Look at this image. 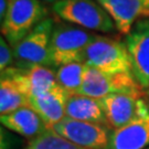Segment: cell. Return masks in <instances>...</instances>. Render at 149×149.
<instances>
[{"label":"cell","instance_id":"1","mask_svg":"<svg viewBox=\"0 0 149 149\" xmlns=\"http://www.w3.org/2000/svg\"><path fill=\"white\" fill-rule=\"evenodd\" d=\"M48 9L41 0H9L8 10L1 22V34L13 48L48 18Z\"/></svg>","mask_w":149,"mask_h":149},{"label":"cell","instance_id":"2","mask_svg":"<svg viewBox=\"0 0 149 149\" xmlns=\"http://www.w3.org/2000/svg\"><path fill=\"white\" fill-rule=\"evenodd\" d=\"M52 9L60 19L88 31L111 33L116 30L112 18L96 0H59Z\"/></svg>","mask_w":149,"mask_h":149},{"label":"cell","instance_id":"3","mask_svg":"<svg viewBox=\"0 0 149 149\" xmlns=\"http://www.w3.org/2000/svg\"><path fill=\"white\" fill-rule=\"evenodd\" d=\"M83 63L108 74L133 73L126 43L97 36L84 51Z\"/></svg>","mask_w":149,"mask_h":149},{"label":"cell","instance_id":"4","mask_svg":"<svg viewBox=\"0 0 149 149\" xmlns=\"http://www.w3.org/2000/svg\"><path fill=\"white\" fill-rule=\"evenodd\" d=\"M96 37L97 34L82 28L68 24L54 26L50 43L51 66L58 69L64 64L83 63L84 51Z\"/></svg>","mask_w":149,"mask_h":149},{"label":"cell","instance_id":"5","mask_svg":"<svg viewBox=\"0 0 149 149\" xmlns=\"http://www.w3.org/2000/svg\"><path fill=\"white\" fill-rule=\"evenodd\" d=\"M141 90L132 72L108 74L88 66L83 84L76 94L100 100L111 94L141 96Z\"/></svg>","mask_w":149,"mask_h":149},{"label":"cell","instance_id":"6","mask_svg":"<svg viewBox=\"0 0 149 149\" xmlns=\"http://www.w3.org/2000/svg\"><path fill=\"white\" fill-rule=\"evenodd\" d=\"M51 129L73 145L85 149H105L113 130L107 125L76 120L66 116Z\"/></svg>","mask_w":149,"mask_h":149},{"label":"cell","instance_id":"7","mask_svg":"<svg viewBox=\"0 0 149 149\" xmlns=\"http://www.w3.org/2000/svg\"><path fill=\"white\" fill-rule=\"evenodd\" d=\"M54 26L52 18L44 19L12 48L17 64H41L51 66L50 43Z\"/></svg>","mask_w":149,"mask_h":149},{"label":"cell","instance_id":"8","mask_svg":"<svg viewBox=\"0 0 149 149\" xmlns=\"http://www.w3.org/2000/svg\"><path fill=\"white\" fill-rule=\"evenodd\" d=\"M13 81L28 98L41 95L58 85L55 72L50 66L41 64H17L1 72Z\"/></svg>","mask_w":149,"mask_h":149},{"label":"cell","instance_id":"9","mask_svg":"<svg viewBox=\"0 0 149 149\" xmlns=\"http://www.w3.org/2000/svg\"><path fill=\"white\" fill-rule=\"evenodd\" d=\"M130 58L132 70L136 81L143 90L149 88V19L135 23L125 38Z\"/></svg>","mask_w":149,"mask_h":149},{"label":"cell","instance_id":"10","mask_svg":"<svg viewBox=\"0 0 149 149\" xmlns=\"http://www.w3.org/2000/svg\"><path fill=\"white\" fill-rule=\"evenodd\" d=\"M100 103L112 129H118L133 122L148 104L141 96L127 94H111L100 98Z\"/></svg>","mask_w":149,"mask_h":149},{"label":"cell","instance_id":"11","mask_svg":"<svg viewBox=\"0 0 149 149\" xmlns=\"http://www.w3.org/2000/svg\"><path fill=\"white\" fill-rule=\"evenodd\" d=\"M149 147V103L133 122L113 129L105 149H146Z\"/></svg>","mask_w":149,"mask_h":149},{"label":"cell","instance_id":"12","mask_svg":"<svg viewBox=\"0 0 149 149\" xmlns=\"http://www.w3.org/2000/svg\"><path fill=\"white\" fill-rule=\"evenodd\" d=\"M70 95L68 91L58 84L41 95L30 97L29 106L39 114L49 128H52L66 116L65 108Z\"/></svg>","mask_w":149,"mask_h":149},{"label":"cell","instance_id":"13","mask_svg":"<svg viewBox=\"0 0 149 149\" xmlns=\"http://www.w3.org/2000/svg\"><path fill=\"white\" fill-rule=\"evenodd\" d=\"M105 9L119 33L127 36L138 18H144L141 0H96Z\"/></svg>","mask_w":149,"mask_h":149},{"label":"cell","instance_id":"14","mask_svg":"<svg viewBox=\"0 0 149 149\" xmlns=\"http://www.w3.org/2000/svg\"><path fill=\"white\" fill-rule=\"evenodd\" d=\"M0 122L2 126L11 132L31 139L49 129L39 114L30 106L21 107L10 114L2 115L0 117Z\"/></svg>","mask_w":149,"mask_h":149},{"label":"cell","instance_id":"15","mask_svg":"<svg viewBox=\"0 0 149 149\" xmlns=\"http://www.w3.org/2000/svg\"><path fill=\"white\" fill-rule=\"evenodd\" d=\"M66 117L82 122L107 125L105 113L102 108L100 100L81 94H71L65 108Z\"/></svg>","mask_w":149,"mask_h":149},{"label":"cell","instance_id":"16","mask_svg":"<svg viewBox=\"0 0 149 149\" xmlns=\"http://www.w3.org/2000/svg\"><path fill=\"white\" fill-rule=\"evenodd\" d=\"M24 106H29V98L10 79L1 76L0 80V114L7 115Z\"/></svg>","mask_w":149,"mask_h":149},{"label":"cell","instance_id":"17","mask_svg":"<svg viewBox=\"0 0 149 149\" xmlns=\"http://www.w3.org/2000/svg\"><path fill=\"white\" fill-rule=\"evenodd\" d=\"M87 65L82 62L64 64L55 71L56 82L61 87L68 91L70 94H76L85 77Z\"/></svg>","mask_w":149,"mask_h":149},{"label":"cell","instance_id":"18","mask_svg":"<svg viewBox=\"0 0 149 149\" xmlns=\"http://www.w3.org/2000/svg\"><path fill=\"white\" fill-rule=\"evenodd\" d=\"M77 146L68 141L66 139L61 137L54 132L53 129L49 128L47 132L31 139L27 149H75Z\"/></svg>","mask_w":149,"mask_h":149},{"label":"cell","instance_id":"19","mask_svg":"<svg viewBox=\"0 0 149 149\" xmlns=\"http://www.w3.org/2000/svg\"><path fill=\"white\" fill-rule=\"evenodd\" d=\"M13 50L3 37L0 39V71L3 72L13 64Z\"/></svg>","mask_w":149,"mask_h":149},{"label":"cell","instance_id":"20","mask_svg":"<svg viewBox=\"0 0 149 149\" xmlns=\"http://www.w3.org/2000/svg\"><path fill=\"white\" fill-rule=\"evenodd\" d=\"M8 6H9V0H0V20L5 19V16L8 10Z\"/></svg>","mask_w":149,"mask_h":149},{"label":"cell","instance_id":"21","mask_svg":"<svg viewBox=\"0 0 149 149\" xmlns=\"http://www.w3.org/2000/svg\"><path fill=\"white\" fill-rule=\"evenodd\" d=\"M143 5H144V10H145V16L144 18L149 19V0H141Z\"/></svg>","mask_w":149,"mask_h":149},{"label":"cell","instance_id":"22","mask_svg":"<svg viewBox=\"0 0 149 149\" xmlns=\"http://www.w3.org/2000/svg\"><path fill=\"white\" fill-rule=\"evenodd\" d=\"M41 1H47V2H56V1H59V0H41Z\"/></svg>","mask_w":149,"mask_h":149},{"label":"cell","instance_id":"23","mask_svg":"<svg viewBox=\"0 0 149 149\" xmlns=\"http://www.w3.org/2000/svg\"><path fill=\"white\" fill-rule=\"evenodd\" d=\"M146 95H147V97H148V100H149V88L146 90Z\"/></svg>","mask_w":149,"mask_h":149},{"label":"cell","instance_id":"24","mask_svg":"<svg viewBox=\"0 0 149 149\" xmlns=\"http://www.w3.org/2000/svg\"><path fill=\"white\" fill-rule=\"evenodd\" d=\"M75 149H85V148H81V147H77V148H75Z\"/></svg>","mask_w":149,"mask_h":149},{"label":"cell","instance_id":"25","mask_svg":"<svg viewBox=\"0 0 149 149\" xmlns=\"http://www.w3.org/2000/svg\"><path fill=\"white\" fill-rule=\"evenodd\" d=\"M146 149H149V147H148V148H146Z\"/></svg>","mask_w":149,"mask_h":149}]
</instances>
